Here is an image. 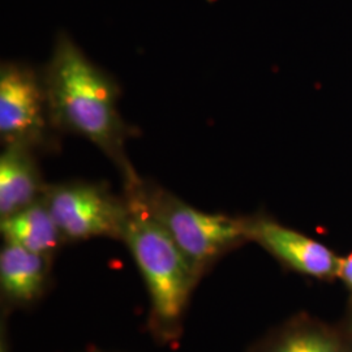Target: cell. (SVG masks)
Here are the masks:
<instances>
[{"instance_id": "obj_4", "label": "cell", "mask_w": 352, "mask_h": 352, "mask_svg": "<svg viewBox=\"0 0 352 352\" xmlns=\"http://www.w3.org/2000/svg\"><path fill=\"white\" fill-rule=\"evenodd\" d=\"M42 199L65 240L123 238L128 214L126 199H118L100 184L46 187Z\"/></svg>"}, {"instance_id": "obj_3", "label": "cell", "mask_w": 352, "mask_h": 352, "mask_svg": "<svg viewBox=\"0 0 352 352\" xmlns=\"http://www.w3.org/2000/svg\"><path fill=\"white\" fill-rule=\"evenodd\" d=\"M153 214L168 231L193 272H204L248 240L247 218L205 213L161 188L144 187Z\"/></svg>"}, {"instance_id": "obj_7", "label": "cell", "mask_w": 352, "mask_h": 352, "mask_svg": "<svg viewBox=\"0 0 352 352\" xmlns=\"http://www.w3.org/2000/svg\"><path fill=\"white\" fill-rule=\"evenodd\" d=\"M248 352H351V340L344 324L299 314L270 330Z\"/></svg>"}, {"instance_id": "obj_6", "label": "cell", "mask_w": 352, "mask_h": 352, "mask_svg": "<svg viewBox=\"0 0 352 352\" xmlns=\"http://www.w3.org/2000/svg\"><path fill=\"white\" fill-rule=\"evenodd\" d=\"M45 85L26 67L6 64L0 71V133L7 144L30 145L45 126Z\"/></svg>"}, {"instance_id": "obj_11", "label": "cell", "mask_w": 352, "mask_h": 352, "mask_svg": "<svg viewBox=\"0 0 352 352\" xmlns=\"http://www.w3.org/2000/svg\"><path fill=\"white\" fill-rule=\"evenodd\" d=\"M338 279L346 286V289H349V292L351 294L352 300V253L349 254V256L342 257Z\"/></svg>"}, {"instance_id": "obj_10", "label": "cell", "mask_w": 352, "mask_h": 352, "mask_svg": "<svg viewBox=\"0 0 352 352\" xmlns=\"http://www.w3.org/2000/svg\"><path fill=\"white\" fill-rule=\"evenodd\" d=\"M0 230L6 243L20 245L50 258L65 241L43 199L17 213L1 218Z\"/></svg>"}, {"instance_id": "obj_8", "label": "cell", "mask_w": 352, "mask_h": 352, "mask_svg": "<svg viewBox=\"0 0 352 352\" xmlns=\"http://www.w3.org/2000/svg\"><path fill=\"white\" fill-rule=\"evenodd\" d=\"M37 164L28 144H7L0 157V218L10 217L43 197Z\"/></svg>"}, {"instance_id": "obj_12", "label": "cell", "mask_w": 352, "mask_h": 352, "mask_svg": "<svg viewBox=\"0 0 352 352\" xmlns=\"http://www.w3.org/2000/svg\"><path fill=\"white\" fill-rule=\"evenodd\" d=\"M350 311H349V315H347V318H346V321L343 322L346 327H347V330H349V334H350V340H351V352H352V300L350 302Z\"/></svg>"}, {"instance_id": "obj_5", "label": "cell", "mask_w": 352, "mask_h": 352, "mask_svg": "<svg viewBox=\"0 0 352 352\" xmlns=\"http://www.w3.org/2000/svg\"><path fill=\"white\" fill-rule=\"evenodd\" d=\"M248 240L257 243L278 263L289 270L318 280H336L342 257L322 243L280 225L277 221L256 215L247 218Z\"/></svg>"}, {"instance_id": "obj_1", "label": "cell", "mask_w": 352, "mask_h": 352, "mask_svg": "<svg viewBox=\"0 0 352 352\" xmlns=\"http://www.w3.org/2000/svg\"><path fill=\"white\" fill-rule=\"evenodd\" d=\"M123 238L151 295V327L164 340L179 334L189 296L200 279L149 208L139 179L128 173Z\"/></svg>"}, {"instance_id": "obj_2", "label": "cell", "mask_w": 352, "mask_h": 352, "mask_svg": "<svg viewBox=\"0 0 352 352\" xmlns=\"http://www.w3.org/2000/svg\"><path fill=\"white\" fill-rule=\"evenodd\" d=\"M43 85L55 126L88 139L111 157L122 154L126 131L116 88L71 38H58Z\"/></svg>"}, {"instance_id": "obj_9", "label": "cell", "mask_w": 352, "mask_h": 352, "mask_svg": "<svg viewBox=\"0 0 352 352\" xmlns=\"http://www.w3.org/2000/svg\"><path fill=\"white\" fill-rule=\"evenodd\" d=\"M50 257L6 243L0 252V286L8 302L26 305L38 300L47 286Z\"/></svg>"}]
</instances>
